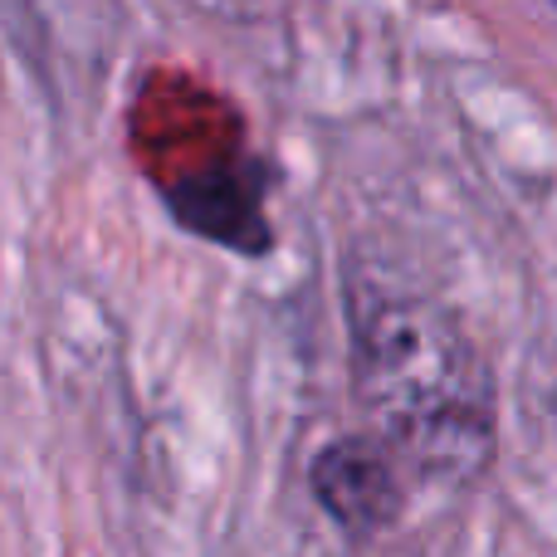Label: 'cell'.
Here are the masks:
<instances>
[{
	"instance_id": "obj_3",
	"label": "cell",
	"mask_w": 557,
	"mask_h": 557,
	"mask_svg": "<svg viewBox=\"0 0 557 557\" xmlns=\"http://www.w3.org/2000/svg\"><path fill=\"white\" fill-rule=\"evenodd\" d=\"M406 465L382 445L372 431L367 435H343V441L323 445L313 460V494L337 529L357 533H382L396 523L406 504Z\"/></svg>"
},
{
	"instance_id": "obj_2",
	"label": "cell",
	"mask_w": 557,
	"mask_h": 557,
	"mask_svg": "<svg viewBox=\"0 0 557 557\" xmlns=\"http://www.w3.org/2000/svg\"><path fill=\"white\" fill-rule=\"evenodd\" d=\"M133 152L147 182L206 240L264 250V166L221 94L182 74H152L133 103Z\"/></svg>"
},
{
	"instance_id": "obj_1",
	"label": "cell",
	"mask_w": 557,
	"mask_h": 557,
	"mask_svg": "<svg viewBox=\"0 0 557 557\" xmlns=\"http://www.w3.org/2000/svg\"><path fill=\"white\" fill-rule=\"evenodd\" d=\"M352 386L372 435L421 474L465 480L490 460L494 386L470 333L425 298H376L352 318Z\"/></svg>"
}]
</instances>
